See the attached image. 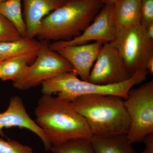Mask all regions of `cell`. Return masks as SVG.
Listing matches in <instances>:
<instances>
[{"label": "cell", "mask_w": 153, "mask_h": 153, "mask_svg": "<svg viewBox=\"0 0 153 153\" xmlns=\"http://www.w3.org/2000/svg\"><path fill=\"white\" fill-rule=\"evenodd\" d=\"M50 151L53 153H95L90 139L69 140L61 144L52 146Z\"/></svg>", "instance_id": "ac0fdd59"}, {"label": "cell", "mask_w": 153, "mask_h": 153, "mask_svg": "<svg viewBox=\"0 0 153 153\" xmlns=\"http://www.w3.org/2000/svg\"><path fill=\"white\" fill-rule=\"evenodd\" d=\"M102 45L100 42H94L91 44L65 46L55 52L71 64L73 72L80 79L88 81L91 68Z\"/></svg>", "instance_id": "8fae6325"}, {"label": "cell", "mask_w": 153, "mask_h": 153, "mask_svg": "<svg viewBox=\"0 0 153 153\" xmlns=\"http://www.w3.org/2000/svg\"><path fill=\"white\" fill-rule=\"evenodd\" d=\"M131 76L117 49L108 43L102 45L91 68L88 81L108 85L123 82Z\"/></svg>", "instance_id": "ba28073f"}, {"label": "cell", "mask_w": 153, "mask_h": 153, "mask_svg": "<svg viewBox=\"0 0 153 153\" xmlns=\"http://www.w3.org/2000/svg\"><path fill=\"white\" fill-rule=\"evenodd\" d=\"M144 143L145 149L149 153H153V133L147 135L143 140Z\"/></svg>", "instance_id": "7402d4cb"}, {"label": "cell", "mask_w": 153, "mask_h": 153, "mask_svg": "<svg viewBox=\"0 0 153 153\" xmlns=\"http://www.w3.org/2000/svg\"><path fill=\"white\" fill-rule=\"evenodd\" d=\"M140 12L142 26L153 23V0H141Z\"/></svg>", "instance_id": "44dd1931"}, {"label": "cell", "mask_w": 153, "mask_h": 153, "mask_svg": "<svg viewBox=\"0 0 153 153\" xmlns=\"http://www.w3.org/2000/svg\"><path fill=\"white\" fill-rule=\"evenodd\" d=\"M1 62H0V79L1 77Z\"/></svg>", "instance_id": "484cf974"}, {"label": "cell", "mask_w": 153, "mask_h": 153, "mask_svg": "<svg viewBox=\"0 0 153 153\" xmlns=\"http://www.w3.org/2000/svg\"><path fill=\"white\" fill-rule=\"evenodd\" d=\"M148 74L146 70H140L123 82L100 85L79 79L73 71L65 72L43 82L41 92L46 95L57 94L59 98L71 102L87 94L117 96L125 100L129 91L135 85L146 80Z\"/></svg>", "instance_id": "277c9868"}, {"label": "cell", "mask_w": 153, "mask_h": 153, "mask_svg": "<svg viewBox=\"0 0 153 153\" xmlns=\"http://www.w3.org/2000/svg\"><path fill=\"white\" fill-rule=\"evenodd\" d=\"M85 119L92 135L127 134L130 119L124 99L117 96L87 94L71 102Z\"/></svg>", "instance_id": "7a4b0ae2"}, {"label": "cell", "mask_w": 153, "mask_h": 153, "mask_svg": "<svg viewBox=\"0 0 153 153\" xmlns=\"http://www.w3.org/2000/svg\"><path fill=\"white\" fill-rule=\"evenodd\" d=\"M103 4L100 0H66L42 19L37 37L41 41H66L79 36Z\"/></svg>", "instance_id": "3957f363"}, {"label": "cell", "mask_w": 153, "mask_h": 153, "mask_svg": "<svg viewBox=\"0 0 153 153\" xmlns=\"http://www.w3.org/2000/svg\"><path fill=\"white\" fill-rule=\"evenodd\" d=\"M39 51L19 55L2 62L1 79L13 81L22 74L28 64L36 59Z\"/></svg>", "instance_id": "2e32d148"}, {"label": "cell", "mask_w": 153, "mask_h": 153, "mask_svg": "<svg viewBox=\"0 0 153 153\" xmlns=\"http://www.w3.org/2000/svg\"><path fill=\"white\" fill-rule=\"evenodd\" d=\"M117 31L111 19V5H104L94 19L93 22L79 36L66 41H55L49 45L51 50L65 46H76L88 44L94 41L104 44L114 40Z\"/></svg>", "instance_id": "9c48e42d"}, {"label": "cell", "mask_w": 153, "mask_h": 153, "mask_svg": "<svg viewBox=\"0 0 153 153\" xmlns=\"http://www.w3.org/2000/svg\"><path fill=\"white\" fill-rule=\"evenodd\" d=\"M6 1H7V0H0V4Z\"/></svg>", "instance_id": "4316f807"}, {"label": "cell", "mask_w": 153, "mask_h": 153, "mask_svg": "<svg viewBox=\"0 0 153 153\" xmlns=\"http://www.w3.org/2000/svg\"><path fill=\"white\" fill-rule=\"evenodd\" d=\"M35 114L36 123L52 146L70 140L92 137L85 119L76 112L71 101L43 94L38 100Z\"/></svg>", "instance_id": "6da1fadb"}, {"label": "cell", "mask_w": 153, "mask_h": 153, "mask_svg": "<svg viewBox=\"0 0 153 153\" xmlns=\"http://www.w3.org/2000/svg\"><path fill=\"white\" fill-rule=\"evenodd\" d=\"M124 103L130 119L127 137L129 142H143L153 133V81L132 88Z\"/></svg>", "instance_id": "5b68a950"}, {"label": "cell", "mask_w": 153, "mask_h": 153, "mask_svg": "<svg viewBox=\"0 0 153 153\" xmlns=\"http://www.w3.org/2000/svg\"><path fill=\"white\" fill-rule=\"evenodd\" d=\"M42 42L34 63L28 65L13 81V86L16 89L27 90L59 74L73 71L72 66L66 59L49 48L48 41Z\"/></svg>", "instance_id": "8992f818"}, {"label": "cell", "mask_w": 153, "mask_h": 153, "mask_svg": "<svg viewBox=\"0 0 153 153\" xmlns=\"http://www.w3.org/2000/svg\"><path fill=\"white\" fill-rule=\"evenodd\" d=\"M143 27L145 28L146 36L149 39L153 41V23H151Z\"/></svg>", "instance_id": "603a6c76"}, {"label": "cell", "mask_w": 153, "mask_h": 153, "mask_svg": "<svg viewBox=\"0 0 153 153\" xmlns=\"http://www.w3.org/2000/svg\"><path fill=\"white\" fill-rule=\"evenodd\" d=\"M23 16L26 28L27 37L37 36L42 19L50 12L63 5L66 0H22Z\"/></svg>", "instance_id": "7c38bea8"}, {"label": "cell", "mask_w": 153, "mask_h": 153, "mask_svg": "<svg viewBox=\"0 0 153 153\" xmlns=\"http://www.w3.org/2000/svg\"><path fill=\"white\" fill-rule=\"evenodd\" d=\"M146 69L148 73L153 74V55L151 56L148 59L146 64Z\"/></svg>", "instance_id": "cb8c5ba5"}, {"label": "cell", "mask_w": 153, "mask_h": 153, "mask_svg": "<svg viewBox=\"0 0 153 153\" xmlns=\"http://www.w3.org/2000/svg\"><path fill=\"white\" fill-rule=\"evenodd\" d=\"M22 0H7L0 4V13L13 25L22 37H27V28L22 10Z\"/></svg>", "instance_id": "e0dca14e"}, {"label": "cell", "mask_w": 153, "mask_h": 153, "mask_svg": "<svg viewBox=\"0 0 153 153\" xmlns=\"http://www.w3.org/2000/svg\"><path fill=\"white\" fill-rule=\"evenodd\" d=\"M141 0H118L111 5V19L117 32L141 22Z\"/></svg>", "instance_id": "4fadbf2b"}, {"label": "cell", "mask_w": 153, "mask_h": 153, "mask_svg": "<svg viewBox=\"0 0 153 153\" xmlns=\"http://www.w3.org/2000/svg\"><path fill=\"white\" fill-rule=\"evenodd\" d=\"M0 153H34L30 146L14 140L0 138Z\"/></svg>", "instance_id": "ffe728a7"}, {"label": "cell", "mask_w": 153, "mask_h": 153, "mask_svg": "<svg viewBox=\"0 0 153 153\" xmlns=\"http://www.w3.org/2000/svg\"><path fill=\"white\" fill-rule=\"evenodd\" d=\"M42 42L34 38L22 37L14 41L0 42V62L19 55L39 51Z\"/></svg>", "instance_id": "9a60e30c"}, {"label": "cell", "mask_w": 153, "mask_h": 153, "mask_svg": "<svg viewBox=\"0 0 153 153\" xmlns=\"http://www.w3.org/2000/svg\"><path fill=\"white\" fill-rule=\"evenodd\" d=\"M22 37L13 25L0 13V42L14 41Z\"/></svg>", "instance_id": "d6986e66"}, {"label": "cell", "mask_w": 153, "mask_h": 153, "mask_svg": "<svg viewBox=\"0 0 153 153\" xmlns=\"http://www.w3.org/2000/svg\"><path fill=\"white\" fill-rule=\"evenodd\" d=\"M19 127L29 130L41 140L46 151H50L52 145L42 128L33 120L26 111L22 99L14 96L10 100L5 111L0 113V132L3 128Z\"/></svg>", "instance_id": "30bf717a"}, {"label": "cell", "mask_w": 153, "mask_h": 153, "mask_svg": "<svg viewBox=\"0 0 153 153\" xmlns=\"http://www.w3.org/2000/svg\"><path fill=\"white\" fill-rule=\"evenodd\" d=\"M111 43L117 49L131 76L146 70L148 59L153 55V41L141 24L117 32Z\"/></svg>", "instance_id": "52a82bcc"}, {"label": "cell", "mask_w": 153, "mask_h": 153, "mask_svg": "<svg viewBox=\"0 0 153 153\" xmlns=\"http://www.w3.org/2000/svg\"><path fill=\"white\" fill-rule=\"evenodd\" d=\"M103 5H111L118 0H100Z\"/></svg>", "instance_id": "d4e9b609"}, {"label": "cell", "mask_w": 153, "mask_h": 153, "mask_svg": "<svg viewBox=\"0 0 153 153\" xmlns=\"http://www.w3.org/2000/svg\"><path fill=\"white\" fill-rule=\"evenodd\" d=\"M90 140L95 153H137L126 134L92 135Z\"/></svg>", "instance_id": "5bb4252c"}, {"label": "cell", "mask_w": 153, "mask_h": 153, "mask_svg": "<svg viewBox=\"0 0 153 153\" xmlns=\"http://www.w3.org/2000/svg\"><path fill=\"white\" fill-rule=\"evenodd\" d=\"M140 153H148V152H147V151L146 150V149H145L143 151V152H142Z\"/></svg>", "instance_id": "83f0119b"}]
</instances>
